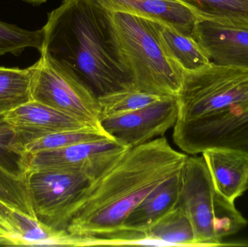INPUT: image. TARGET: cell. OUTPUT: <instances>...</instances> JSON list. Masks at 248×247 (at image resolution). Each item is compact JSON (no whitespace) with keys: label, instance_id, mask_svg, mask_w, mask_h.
Returning <instances> with one entry per match:
<instances>
[{"label":"cell","instance_id":"cell-7","mask_svg":"<svg viewBox=\"0 0 248 247\" xmlns=\"http://www.w3.org/2000/svg\"><path fill=\"white\" fill-rule=\"evenodd\" d=\"M33 101L49 106L94 126H100L98 99L66 71L41 55L33 65Z\"/></svg>","mask_w":248,"mask_h":247},{"label":"cell","instance_id":"cell-3","mask_svg":"<svg viewBox=\"0 0 248 247\" xmlns=\"http://www.w3.org/2000/svg\"><path fill=\"white\" fill-rule=\"evenodd\" d=\"M112 16L136 89L160 97L177 96L184 71L163 48L158 20L124 11L113 12Z\"/></svg>","mask_w":248,"mask_h":247},{"label":"cell","instance_id":"cell-23","mask_svg":"<svg viewBox=\"0 0 248 247\" xmlns=\"http://www.w3.org/2000/svg\"><path fill=\"white\" fill-rule=\"evenodd\" d=\"M0 200L19 214L29 218L36 219L32 207L27 178L16 176L1 166Z\"/></svg>","mask_w":248,"mask_h":247},{"label":"cell","instance_id":"cell-25","mask_svg":"<svg viewBox=\"0 0 248 247\" xmlns=\"http://www.w3.org/2000/svg\"><path fill=\"white\" fill-rule=\"evenodd\" d=\"M163 97L137 89L120 91L98 98L100 118L130 113L152 104Z\"/></svg>","mask_w":248,"mask_h":247},{"label":"cell","instance_id":"cell-15","mask_svg":"<svg viewBox=\"0 0 248 247\" xmlns=\"http://www.w3.org/2000/svg\"><path fill=\"white\" fill-rule=\"evenodd\" d=\"M109 11L135 13L160 20L186 36H192L200 18L178 0H98Z\"/></svg>","mask_w":248,"mask_h":247},{"label":"cell","instance_id":"cell-21","mask_svg":"<svg viewBox=\"0 0 248 247\" xmlns=\"http://www.w3.org/2000/svg\"><path fill=\"white\" fill-rule=\"evenodd\" d=\"M18 218L20 232L16 246H70L71 235L67 231L56 230L20 214Z\"/></svg>","mask_w":248,"mask_h":247},{"label":"cell","instance_id":"cell-4","mask_svg":"<svg viewBox=\"0 0 248 247\" xmlns=\"http://www.w3.org/2000/svg\"><path fill=\"white\" fill-rule=\"evenodd\" d=\"M179 203L190 219L197 247L228 246L224 239L248 224L234 203L217 191L202 156L186 158Z\"/></svg>","mask_w":248,"mask_h":247},{"label":"cell","instance_id":"cell-2","mask_svg":"<svg viewBox=\"0 0 248 247\" xmlns=\"http://www.w3.org/2000/svg\"><path fill=\"white\" fill-rule=\"evenodd\" d=\"M188 155L164 137L129 148L119 162L94 181L66 231L81 247L122 245L128 215L155 189L182 171Z\"/></svg>","mask_w":248,"mask_h":247},{"label":"cell","instance_id":"cell-20","mask_svg":"<svg viewBox=\"0 0 248 247\" xmlns=\"http://www.w3.org/2000/svg\"><path fill=\"white\" fill-rule=\"evenodd\" d=\"M112 138L101 127H94L55 132L29 142L24 148L26 154H32Z\"/></svg>","mask_w":248,"mask_h":247},{"label":"cell","instance_id":"cell-16","mask_svg":"<svg viewBox=\"0 0 248 247\" xmlns=\"http://www.w3.org/2000/svg\"><path fill=\"white\" fill-rule=\"evenodd\" d=\"M158 35L166 53L184 72H195L211 65L206 54L192 36L183 34L160 20Z\"/></svg>","mask_w":248,"mask_h":247},{"label":"cell","instance_id":"cell-12","mask_svg":"<svg viewBox=\"0 0 248 247\" xmlns=\"http://www.w3.org/2000/svg\"><path fill=\"white\" fill-rule=\"evenodd\" d=\"M1 116L16 131L24 146L31 141L55 132L100 127L33 100Z\"/></svg>","mask_w":248,"mask_h":247},{"label":"cell","instance_id":"cell-5","mask_svg":"<svg viewBox=\"0 0 248 247\" xmlns=\"http://www.w3.org/2000/svg\"><path fill=\"white\" fill-rule=\"evenodd\" d=\"M177 122L248 110V70L211 65L184 72Z\"/></svg>","mask_w":248,"mask_h":247},{"label":"cell","instance_id":"cell-18","mask_svg":"<svg viewBox=\"0 0 248 247\" xmlns=\"http://www.w3.org/2000/svg\"><path fill=\"white\" fill-rule=\"evenodd\" d=\"M147 239L161 241L173 247H197L193 226L179 203L149 229Z\"/></svg>","mask_w":248,"mask_h":247},{"label":"cell","instance_id":"cell-27","mask_svg":"<svg viewBox=\"0 0 248 247\" xmlns=\"http://www.w3.org/2000/svg\"><path fill=\"white\" fill-rule=\"evenodd\" d=\"M22 1L31 5L39 6L46 2L47 0H22Z\"/></svg>","mask_w":248,"mask_h":247},{"label":"cell","instance_id":"cell-26","mask_svg":"<svg viewBox=\"0 0 248 247\" xmlns=\"http://www.w3.org/2000/svg\"><path fill=\"white\" fill-rule=\"evenodd\" d=\"M20 232L18 213L0 200V237L7 239L15 246Z\"/></svg>","mask_w":248,"mask_h":247},{"label":"cell","instance_id":"cell-11","mask_svg":"<svg viewBox=\"0 0 248 247\" xmlns=\"http://www.w3.org/2000/svg\"><path fill=\"white\" fill-rule=\"evenodd\" d=\"M192 37L211 65L248 70V29L199 19Z\"/></svg>","mask_w":248,"mask_h":247},{"label":"cell","instance_id":"cell-9","mask_svg":"<svg viewBox=\"0 0 248 247\" xmlns=\"http://www.w3.org/2000/svg\"><path fill=\"white\" fill-rule=\"evenodd\" d=\"M173 139L178 147L189 155L201 154L215 146L248 153V110L176 122Z\"/></svg>","mask_w":248,"mask_h":247},{"label":"cell","instance_id":"cell-19","mask_svg":"<svg viewBox=\"0 0 248 247\" xmlns=\"http://www.w3.org/2000/svg\"><path fill=\"white\" fill-rule=\"evenodd\" d=\"M33 67H0V115L32 101Z\"/></svg>","mask_w":248,"mask_h":247},{"label":"cell","instance_id":"cell-24","mask_svg":"<svg viewBox=\"0 0 248 247\" xmlns=\"http://www.w3.org/2000/svg\"><path fill=\"white\" fill-rule=\"evenodd\" d=\"M44 44V29L31 30L0 21V57L7 54L20 55L25 49L33 48L39 52Z\"/></svg>","mask_w":248,"mask_h":247},{"label":"cell","instance_id":"cell-14","mask_svg":"<svg viewBox=\"0 0 248 247\" xmlns=\"http://www.w3.org/2000/svg\"><path fill=\"white\" fill-rule=\"evenodd\" d=\"M201 154L217 191L232 203L243 196L248 189V153L215 146Z\"/></svg>","mask_w":248,"mask_h":247},{"label":"cell","instance_id":"cell-8","mask_svg":"<svg viewBox=\"0 0 248 247\" xmlns=\"http://www.w3.org/2000/svg\"><path fill=\"white\" fill-rule=\"evenodd\" d=\"M129 148L113 139L27 154L26 175L39 171H75L97 181L108 172Z\"/></svg>","mask_w":248,"mask_h":247},{"label":"cell","instance_id":"cell-10","mask_svg":"<svg viewBox=\"0 0 248 247\" xmlns=\"http://www.w3.org/2000/svg\"><path fill=\"white\" fill-rule=\"evenodd\" d=\"M178 115L177 97L166 96L139 110L102 117L99 123L112 139L131 148L163 136L174 127Z\"/></svg>","mask_w":248,"mask_h":247},{"label":"cell","instance_id":"cell-22","mask_svg":"<svg viewBox=\"0 0 248 247\" xmlns=\"http://www.w3.org/2000/svg\"><path fill=\"white\" fill-rule=\"evenodd\" d=\"M24 145L13 128L0 115V166L20 178H27Z\"/></svg>","mask_w":248,"mask_h":247},{"label":"cell","instance_id":"cell-17","mask_svg":"<svg viewBox=\"0 0 248 247\" xmlns=\"http://www.w3.org/2000/svg\"><path fill=\"white\" fill-rule=\"evenodd\" d=\"M201 19L248 29V0H178Z\"/></svg>","mask_w":248,"mask_h":247},{"label":"cell","instance_id":"cell-13","mask_svg":"<svg viewBox=\"0 0 248 247\" xmlns=\"http://www.w3.org/2000/svg\"><path fill=\"white\" fill-rule=\"evenodd\" d=\"M181 175L182 171L162 183L128 215L124 223L122 245H140V241L147 239L149 229L178 205Z\"/></svg>","mask_w":248,"mask_h":247},{"label":"cell","instance_id":"cell-1","mask_svg":"<svg viewBox=\"0 0 248 247\" xmlns=\"http://www.w3.org/2000/svg\"><path fill=\"white\" fill-rule=\"evenodd\" d=\"M41 55L84 84L97 99L136 89L112 13L98 0H62L48 14Z\"/></svg>","mask_w":248,"mask_h":247},{"label":"cell","instance_id":"cell-6","mask_svg":"<svg viewBox=\"0 0 248 247\" xmlns=\"http://www.w3.org/2000/svg\"><path fill=\"white\" fill-rule=\"evenodd\" d=\"M27 180L36 218L58 231H66L94 181L82 173L62 170L31 173Z\"/></svg>","mask_w":248,"mask_h":247}]
</instances>
